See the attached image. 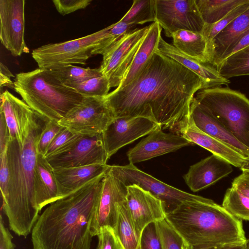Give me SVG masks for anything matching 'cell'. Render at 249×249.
Masks as SVG:
<instances>
[{"instance_id":"1","label":"cell","mask_w":249,"mask_h":249,"mask_svg":"<svg viewBox=\"0 0 249 249\" xmlns=\"http://www.w3.org/2000/svg\"><path fill=\"white\" fill-rule=\"evenodd\" d=\"M203 89L197 75L158 49L130 83L105 99L115 118H145L180 135L195 95Z\"/></svg>"},{"instance_id":"2","label":"cell","mask_w":249,"mask_h":249,"mask_svg":"<svg viewBox=\"0 0 249 249\" xmlns=\"http://www.w3.org/2000/svg\"><path fill=\"white\" fill-rule=\"evenodd\" d=\"M106 172L50 204L32 229L33 249H90V228Z\"/></svg>"},{"instance_id":"3","label":"cell","mask_w":249,"mask_h":249,"mask_svg":"<svg viewBox=\"0 0 249 249\" xmlns=\"http://www.w3.org/2000/svg\"><path fill=\"white\" fill-rule=\"evenodd\" d=\"M47 121L34 111L22 142L10 140L6 149L10 180L7 194L2 198V208L10 229L25 238L40 216L35 200L34 172L37 143Z\"/></svg>"},{"instance_id":"4","label":"cell","mask_w":249,"mask_h":249,"mask_svg":"<svg viewBox=\"0 0 249 249\" xmlns=\"http://www.w3.org/2000/svg\"><path fill=\"white\" fill-rule=\"evenodd\" d=\"M165 219L188 246L212 248L247 240L242 220L204 197L181 204L166 213Z\"/></svg>"},{"instance_id":"5","label":"cell","mask_w":249,"mask_h":249,"mask_svg":"<svg viewBox=\"0 0 249 249\" xmlns=\"http://www.w3.org/2000/svg\"><path fill=\"white\" fill-rule=\"evenodd\" d=\"M14 84L22 100L48 121L58 122L84 97L63 84L51 70L38 68L18 73Z\"/></svg>"},{"instance_id":"6","label":"cell","mask_w":249,"mask_h":249,"mask_svg":"<svg viewBox=\"0 0 249 249\" xmlns=\"http://www.w3.org/2000/svg\"><path fill=\"white\" fill-rule=\"evenodd\" d=\"M122 24L116 22L85 36L33 50L32 56L39 68L55 70L75 64H85L93 54H103L125 33Z\"/></svg>"},{"instance_id":"7","label":"cell","mask_w":249,"mask_h":249,"mask_svg":"<svg viewBox=\"0 0 249 249\" xmlns=\"http://www.w3.org/2000/svg\"><path fill=\"white\" fill-rule=\"evenodd\" d=\"M194 98L249 149V99L245 95L220 86L202 89Z\"/></svg>"},{"instance_id":"8","label":"cell","mask_w":249,"mask_h":249,"mask_svg":"<svg viewBox=\"0 0 249 249\" xmlns=\"http://www.w3.org/2000/svg\"><path fill=\"white\" fill-rule=\"evenodd\" d=\"M115 118L105 97H84L58 123L74 134L94 136L102 134Z\"/></svg>"},{"instance_id":"9","label":"cell","mask_w":249,"mask_h":249,"mask_svg":"<svg viewBox=\"0 0 249 249\" xmlns=\"http://www.w3.org/2000/svg\"><path fill=\"white\" fill-rule=\"evenodd\" d=\"M45 158L53 169L106 164L108 159L102 133L94 136L77 134L64 146Z\"/></svg>"},{"instance_id":"10","label":"cell","mask_w":249,"mask_h":249,"mask_svg":"<svg viewBox=\"0 0 249 249\" xmlns=\"http://www.w3.org/2000/svg\"><path fill=\"white\" fill-rule=\"evenodd\" d=\"M115 174L126 186L136 185L149 192L163 203L166 213L187 201L199 200L202 196L190 194L162 182L141 171L134 164L111 165Z\"/></svg>"},{"instance_id":"11","label":"cell","mask_w":249,"mask_h":249,"mask_svg":"<svg viewBox=\"0 0 249 249\" xmlns=\"http://www.w3.org/2000/svg\"><path fill=\"white\" fill-rule=\"evenodd\" d=\"M149 25L131 30L105 52L99 68L110 88L118 87L131 65Z\"/></svg>"},{"instance_id":"12","label":"cell","mask_w":249,"mask_h":249,"mask_svg":"<svg viewBox=\"0 0 249 249\" xmlns=\"http://www.w3.org/2000/svg\"><path fill=\"white\" fill-rule=\"evenodd\" d=\"M155 15L168 37L178 30L202 33L205 25L195 0H155Z\"/></svg>"},{"instance_id":"13","label":"cell","mask_w":249,"mask_h":249,"mask_svg":"<svg viewBox=\"0 0 249 249\" xmlns=\"http://www.w3.org/2000/svg\"><path fill=\"white\" fill-rule=\"evenodd\" d=\"M24 0H0V40L15 56L29 53L24 40Z\"/></svg>"},{"instance_id":"14","label":"cell","mask_w":249,"mask_h":249,"mask_svg":"<svg viewBox=\"0 0 249 249\" xmlns=\"http://www.w3.org/2000/svg\"><path fill=\"white\" fill-rule=\"evenodd\" d=\"M158 128H161L160 125L143 117L115 118L102 133L108 158L122 147Z\"/></svg>"},{"instance_id":"15","label":"cell","mask_w":249,"mask_h":249,"mask_svg":"<svg viewBox=\"0 0 249 249\" xmlns=\"http://www.w3.org/2000/svg\"><path fill=\"white\" fill-rule=\"evenodd\" d=\"M126 195L127 186L110 165L103 178L101 197L92 220L90 228L92 237L97 235L103 227L108 226L114 230L117 203L125 199Z\"/></svg>"},{"instance_id":"16","label":"cell","mask_w":249,"mask_h":249,"mask_svg":"<svg viewBox=\"0 0 249 249\" xmlns=\"http://www.w3.org/2000/svg\"><path fill=\"white\" fill-rule=\"evenodd\" d=\"M126 200L136 231L140 237L148 225L165 219L162 202L136 185L127 186Z\"/></svg>"},{"instance_id":"17","label":"cell","mask_w":249,"mask_h":249,"mask_svg":"<svg viewBox=\"0 0 249 249\" xmlns=\"http://www.w3.org/2000/svg\"><path fill=\"white\" fill-rule=\"evenodd\" d=\"M191 144L180 135L165 133L161 128H158L142 139L126 155L129 163L134 164L174 152Z\"/></svg>"},{"instance_id":"18","label":"cell","mask_w":249,"mask_h":249,"mask_svg":"<svg viewBox=\"0 0 249 249\" xmlns=\"http://www.w3.org/2000/svg\"><path fill=\"white\" fill-rule=\"evenodd\" d=\"M232 171L231 164L212 155L191 165L183 178L190 190L196 192L213 184Z\"/></svg>"},{"instance_id":"19","label":"cell","mask_w":249,"mask_h":249,"mask_svg":"<svg viewBox=\"0 0 249 249\" xmlns=\"http://www.w3.org/2000/svg\"><path fill=\"white\" fill-rule=\"evenodd\" d=\"M190 115L193 124L199 130L228 145L246 157H249V149L201 107L194 98L191 104Z\"/></svg>"},{"instance_id":"20","label":"cell","mask_w":249,"mask_h":249,"mask_svg":"<svg viewBox=\"0 0 249 249\" xmlns=\"http://www.w3.org/2000/svg\"><path fill=\"white\" fill-rule=\"evenodd\" d=\"M0 112L5 117L10 140L22 142L26 135L29 121L34 111L22 100L6 90L0 93Z\"/></svg>"},{"instance_id":"21","label":"cell","mask_w":249,"mask_h":249,"mask_svg":"<svg viewBox=\"0 0 249 249\" xmlns=\"http://www.w3.org/2000/svg\"><path fill=\"white\" fill-rule=\"evenodd\" d=\"M159 50L197 75L203 82V89L228 85L230 83V80L222 76L215 67L183 53L162 37L159 42Z\"/></svg>"},{"instance_id":"22","label":"cell","mask_w":249,"mask_h":249,"mask_svg":"<svg viewBox=\"0 0 249 249\" xmlns=\"http://www.w3.org/2000/svg\"><path fill=\"white\" fill-rule=\"evenodd\" d=\"M180 135L192 144H196L240 168L248 158L221 141L204 133L193 124L190 117L187 124L181 130Z\"/></svg>"},{"instance_id":"23","label":"cell","mask_w":249,"mask_h":249,"mask_svg":"<svg viewBox=\"0 0 249 249\" xmlns=\"http://www.w3.org/2000/svg\"><path fill=\"white\" fill-rule=\"evenodd\" d=\"M35 203L40 212L45 206L61 198L53 168L46 158L38 153L34 172Z\"/></svg>"},{"instance_id":"24","label":"cell","mask_w":249,"mask_h":249,"mask_svg":"<svg viewBox=\"0 0 249 249\" xmlns=\"http://www.w3.org/2000/svg\"><path fill=\"white\" fill-rule=\"evenodd\" d=\"M109 166L107 164H93L53 169L61 198L106 172Z\"/></svg>"},{"instance_id":"25","label":"cell","mask_w":249,"mask_h":249,"mask_svg":"<svg viewBox=\"0 0 249 249\" xmlns=\"http://www.w3.org/2000/svg\"><path fill=\"white\" fill-rule=\"evenodd\" d=\"M249 30V8L230 23L210 42L209 63L216 67L229 47Z\"/></svg>"},{"instance_id":"26","label":"cell","mask_w":249,"mask_h":249,"mask_svg":"<svg viewBox=\"0 0 249 249\" xmlns=\"http://www.w3.org/2000/svg\"><path fill=\"white\" fill-rule=\"evenodd\" d=\"M161 31V27L157 21L149 25V29L141 42L131 65L121 84L116 88H121L130 83L137 76L154 53L159 49Z\"/></svg>"},{"instance_id":"27","label":"cell","mask_w":249,"mask_h":249,"mask_svg":"<svg viewBox=\"0 0 249 249\" xmlns=\"http://www.w3.org/2000/svg\"><path fill=\"white\" fill-rule=\"evenodd\" d=\"M172 37L173 45L178 51L200 62L209 63L208 42L202 33L178 30Z\"/></svg>"},{"instance_id":"28","label":"cell","mask_w":249,"mask_h":249,"mask_svg":"<svg viewBox=\"0 0 249 249\" xmlns=\"http://www.w3.org/2000/svg\"><path fill=\"white\" fill-rule=\"evenodd\" d=\"M114 231L123 249H140V237L132 219L126 198L117 203Z\"/></svg>"},{"instance_id":"29","label":"cell","mask_w":249,"mask_h":249,"mask_svg":"<svg viewBox=\"0 0 249 249\" xmlns=\"http://www.w3.org/2000/svg\"><path fill=\"white\" fill-rule=\"evenodd\" d=\"M201 17L207 25L221 20L238 6L249 0H195Z\"/></svg>"},{"instance_id":"30","label":"cell","mask_w":249,"mask_h":249,"mask_svg":"<svg viewBox=\"0 0 249 249\" xmlns=\"http://www.w3.org/2000/svg\"><path fill=\"white\" fill-rule=\"evenodd\" d=\"M223 77L249 75V46L231 55L216 67Z\"/></svg>"},{"instance_id":"31","label":"cell","mask_w":249,"mask_h":249,"mask_svg":"<svg viewBox=\"0 0 249 249\" xmlns=\"http://www.w3.org/2000/svg\"><path fill=\"white\" fill-rule=\"evenodd\" d=\"M51 70L63 84L72 89L78 84L103 75L99 68H84L72 65Z\"/></svg>"},{"instance_id":"32","label":"cell","mask_w":249,"mask_h":249,"mask_svg":"<svg viewBox=\"0 0 249 249\" xmlns=\"http://www.w3.org/2000/svg\"><path fill=\"white\" fill-rule=\"evenodd\" d=\"M119 21L134 25L155 22V0H133L130 8Z\"/></svg>"},{"instance_id":"33","label":"cell","mask_w":249,"mask_h":249,"mask_svg":"<svg viewBox=\"0 0 249 249\" xmlns=\"http://www.w3.org/2000/svg\"><path fill=\"white\" fill-rule=\"evenodd\" d=\"M222 206L236 218L249 221V198L235 188L226 190Z\"/></svg>"},{"instance_id":"34","label":"cell","mask_w":249,"mask_h":249,"mask_svg":"<svg viewBox=\"0 0 249 249\" xmlns=\"http://www.w3.org/2000/svg\"><path fill=\"white\" fill-rule=\"evenodd\" d=\"M155 224L162 249H186L183 238L165 219Z\"/></svg>"},{"instance_id":"35","label":"cell","mask_w":249,"mask_h":249,"mask_svg":"<svg viewBox=\"0 0 249 249\" xmlns=\"http://www.w3.org/2000/svg\"><path fill=\"white\" fill-rule=\"evenodd\" d=\"M73 89L83 97H106L110 87L107 77L102 75L78 84Z\"/></svg>"},{"instance_id":"36","label":"cell","mask_w":249,"mask_h":249,"mask_svg":"<svg viewBox=\"0 0 249 249\" xmlns=\"http://www.w3.org/2000/svg\"><path fill=\"white\" fill-rule=\"evenodd\" d=\"M249 8V1L235 7L216 23L205 24L202 34L207 38L208 45L218 33Z\"/></svg>"},{"instance_id":"37","label":"cell","mask_w":249,"mask_h":249,"mask_svg":"<svg viewBox=\"0 0 249 249\" xmlns=\"http://www.w3.org/2000/svg\"><path fill=\"white\" fill-rule=\"evenodd\" d=\"M63 128L58 122L51 121L46 122L37 143L39 154L44 156L51 142Z\"/></svg>"},{"instance_id":"38","label":"cell","mask_w":249,"mask_h":249,"mask_svg":"<svg viewBox=\"0 0 249 249\" xmlns=\"http://www.w3.org/2000/svg\"><path fill=\"white\" fill-rule=\"evenodd\" d=\"M140 249H162L155 223L149 224L142 231Z\"/></svg>"},{"instance_id":"39","label":"cell","mask_w":249,"mask_h":249,"mask_svg":"<svg viewBox=\"0 0 249 249\" xmlns=\"http://www.w3.org/2000/svg\"><path fill=\"white\" fill-rule=\"evenodd\" d=\"M97 236L98 243L96 249H123L114 229L111 227L101 228Z\"/></svg>"},{"instance_id":"40","label":"cell","mask_w":249,"mask_h":249,"mask_svg":"<svg viewBox=\"0 0 249 249\" xmlns=\"http://www.w3.org/2000/svg\"><path fill=\"white\" fill-rule=\"evenodd\" d=\"M91 0H53V2L57 11L62 16L86 8Z\"/></svg>"},{"instance_id":"41","label":"cell","mask_w":249,"mask_h":249,"mask_svg":"<svg viewBox=\"0 0 249 249\" xmlns=\"http://www.w3.org/2000/svg\"><path fill=\"white\" fill-rule=\"evenodd\" d=\"M77 134L72 132L68 128H64L56 135L49 145L44 156L46 158L64 146Z\"/></svg>"},{"instance_id":"42","label":"cell","mask_w":249,"mask_h":249,"mask_svg":"<svg viewBox=\"0 0 249 249\" xmlns=\"http://www.w3.org/2000/svg\"><path fill=\"white\" fill-rule=\"evenodd\" d=\"M0 188L2 198H3L7 194L10 180L6 150L0 153Z\"/></svg>"},{"instance_id":"43","label":"cell","mask_w":249,"mask_h":249,"mask_svg":"<svg viewBox=\"0 0 249 249\" xmlns=\"http://www.w3.org/2000/svg\"><path fill=\"white\" fill-rule=\"evenodd\" d=\"M249 46V30L240 36L227 49L221 57L220 63L225 59ZM219 63V64H220Z\"/></svg>"},{"instance_id":"44","label":"cell","mask_w":249,"mask_h":249,"mask_svg":"<svg viewBox=\"0 0 249 249\" xmlns=\"http://www.w3.org/2000/svg\"><path fill=\"white\" fill-rule=\"evenodd\" d=\"M231 187L249 198V172L242 171L233 179Z\"/></svg>"},{"instance_id":"45","label":"cell","mask_w":249,"mask_h":249,"mask_svg":"<svg viewBox=\"0 0 249 249\" xmlns=\"http://www.w3.org/2000/svg\"><path fill=\"white\" fill-rule=\"evenodd\" d=\"M13 236L4 225L2 215L0 216V249H15Z\"/></svg>"},{"instance_id":"46","label":"cell","mask_w":249,"mask_h":249,"mask_svg":"<svg viewBox=\"0 0 249 249\" xmlns=\"http://www.w3.org/2000/svg\"><path fill=\"white\" fill-rule=\"evenodd\" d=\"M0 153L6 150L10 140L9 130L4 114L0 112Z\"/></svg>"},{"instance_id":"47","label":"cell","mask_w":249,"mask_h":249,"mask_svg":"<svg viewBox=\"0 0 249 249\" xmlns=\"http://www.w3.org/2000/svg\"><path fill=\"white\" fill-rule=\"evenodd\" d=\"M0 87H7L10 89L14 88V82H12L10 77L0 73Z\"/></svg>"},{"instance_id":"48","label":"cell","mask_w":249,"mask_h":249,"mask_svg":"<svg viewBox=\"0 0 249 249\" xmlns=\"http://www.w3.org/2000/svg\"><path fill=\"white\" fill-rule=\"evenodd\" d=\"M211 249H246V243L243 244H227L220 246Z\"/></svg>"},{"instance_id":"49","label":"cell","mask_w":249,"mask_h":249,"mask_svg":"<svg viewBox=\"0 0 249 249\" xmlns=\"http://www.w3.org/2000/svg\"><path fill=\"white\" fill-rule=\"evenodd\" d=\"M0 73H1L9 77H14V75L12 73L8 68L2 62H0Z\"/></svg>"},{"instance_id":"50","label":"cell","mask_w":249,"mask_h":249,"mask_svg":"<svg viewBox=\"0 0 249 249\" xmlns=\"http://www.w3.org/2000/svg\"><path fill=\"white\" fill-rule=\"evenodd\" d=\"M240 169L242 171L249 172V157L247 158L245 162Z\"/></svg>"},{"instance_id":"51","label":"cell","mask_w":249,"mask_h":249,"mask_svg":"<svg viewBox=\"0 0 249 249\" xmlns=\"http://www.w3.org/2000/svg\"><path fill=\"white\" fill-rule=\"evenodd\" d=\"M212 248H197V247H192L190 246L187 245V248L186 249H211Z\"/></svg>"},{"instance_id":"52","label":"cell","mask_w":249,"mask_h":249,"mask_svg":"<svg viewBox=\"0 0 249 249\" xmlns=\"http://www.w3.org/2000/svg\"><path fill=\"white\" fill-rule=\"evenodd\" d=\"M246 249H249V239L248 240L247 239V240H246Z\"/></svg>"}]
</instances>
